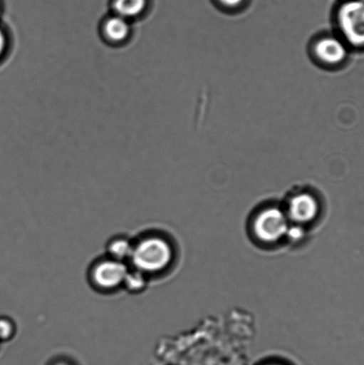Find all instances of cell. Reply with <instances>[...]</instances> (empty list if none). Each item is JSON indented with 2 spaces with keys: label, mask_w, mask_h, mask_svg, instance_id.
<instances>
[{
  "label": "cell",
  "mask_w": 364,
  "mask_h": 365,
  "mask_svg": "<svg viewBox=\"0 0 364 365\" xmlns=\"http://www.w3.org/2000/svg\"><path fill=\"white\" fill-rule=\"evenodd\" d=\"M286 217L276 209L264 211L259 215L255 223L256 234L265 242H276L287 234Z\"/></svg>",
  "instance_id": "obj_5"
},
{
  "label": "cell",
  "mask_w": 364,
  "mask_h": 365,
  "mask_svg": "<svg viewBox=\"0 0 364 365\" xmlns=\"http://www.w3.org/2000/svg\"><path fill=\"white\" fill-rule=\"evenodd\" d=\"M287 232H288V235L293 239L301 238V236L302 235V232L298 228H292L291 230H288V229Z\"/></svg>",
  "instance_id": "obj_14"
},
{
  "label": "cell",
  "mask_w": 364,
  "mask_h": 365,
  "mask_svg": "<svg viewBox=\"0 0 364 365\" xmlns=\"http://www.w3.org/2000/svg\"><path fill=\"white\" fill-rule=\"evenodd\" d=\"M145 6L146 0H115L113 7L118 16L127 19L139 16Z\"/></svg>",
  "instance_id": "obj_10"
},
{
  "label": "cell",
  "mask_w": 364,
  "mask_h": 365,
  "mask_svg": "<svg viewBox=\"0 0 364 365\" xmlns=\"http://www.w3.org/2000/svg\"><path fill=\"white\" fill-rule=\"evenodd\" d=\"M336 23L347 45L364 46V0H348L337 10Z\"/></svg>",
  "instance_id": "obj_2"
},
{
  "label": "cell",
  "mask_w": 364,
  "mask_h": 365,
  "mask_svg": "<svg viewBox=\"0 0 364 365\" xmlns=\"http://www.w3.org/2000/svg\"><path fill=\"white\" fill-rule=\"evenodd\" d=\"M128 271L126 263L107 257L93 264L90 280L95 287L103 291H112L123 286Z\"/></svg>",
  "instance_id": "obj_3"
},
{
  "label": "cell",
  "mask_w": 364,
  "mask_h": 365,
  "mask_svg": "<svg viewBox=\"0 0 364 365\" xmlns=\"http://www.w3.org/2000/svg\"><path fill=\"white\" fill-rule=\"evenodd\" d=\"M318 210L316 200L313 196L303 193L294 197L291 202L290 216L294 221L306 223L316 217Z\"/></svg>",
  "instance_id": "obj_6"
},
{
  "label": "cell",
  "mask_w": 364,
  "mask_h": 365,
  "mask_svg": "<svg viewBox=\"0 0 364 365\" xmlns=\"http://www.w3.org/2000/svg\"><path fill=\"white\" fill-rule=\"evenodd\" d=\"M57 365H68L66 364H57Z\"/></svg>",
  "instance_id": "obj_15"
},
{
  "label": "cell",
  "mask_w": 364,
  "mask_h": 365,
  "mask_svg": "<svg viewBox=\"0 0 364 365\" xmlns=\"http://www.w3.org/2000/svg\"><path fill=\"white\" fill-rule=\"evenodd\" d=\"M245 0H217L221 6L228 9H236L244 5Z\"/></svg>",
  "instance_id": "obj_12"
},
{
  "label": "cell",
  "mask_w": 364,
  "mask_h": 365,
  "mask_svg": "<svg viewBox=\"0 0 364 365\" xmlns=\"http://www.w3.org/2000/svg\"><path fill=\"white\" fill-rule=\"evenodd\" d=\"M16 324L9 317H0V341H7L16 334Z\"/></svg>",
  "instance_id": "obj_11"
},
{
  "label": "cell",
  "mask_w": 364,
  "mask_h": 365,
  "mask_svg": "<svg viewBox=\"0 0 364 365\" xmlns=\"http://www.w3.org/2000/svg\"><path fill=\"white\" fill-rule=\"evenodd\" d=\"M315 59L323 66L335 67L343 63L348 56V45L340 37L324 35L313 43Z\"/></svg>",
  "instance_id": "obj_4"
},
{
  "label": "cell",
  "mask_w": 364,
  "mask_h": 365,
  "mask_svg": "<svg viewBox=\"0 0 364 365\" xmlns=\"http://www.w3.org/2000/svg\"><path fill=\"white\" fill-rule=\"evenodd\" d=\"M6 37L5 34H4V32L0 30V56L2 55L4 50L6 48Z\"/></svg>",
  "instance_id": "obj_13"
},
{
  "label": "cell",
  "mask_w": 364,
  "mask_h": 365,
  "mask_svg": "<svg viewBox=\"0 0 364 365\" xmlns=\"http://www.w3.org/2000/svg\"><path fill=\"white\" fill-rule=\"evenodd\" d=\"M105 34L114 42L123 41L130 34V27L127 19L119 16L110 18L105 26Z\"/></svg>",
  "instance_id": "obj_8"
},
{
  "label": "cell",
  "mask_w": 364,
  "mask_h": 365,
  "mask_svg": "<svg viewBox=\"0 0 364 365\" xmlns=\"http://www.w3.org/2000/svg\"><path fill=\"white\" fill-rule=\"evenodd\" d=\"M133 248L134 245L130 239L124 236H115L106 245L107 257L126 263V261L131 259Z\"/></svg>",
  "instance_id": "obj_7"
},
{
  "label": "cell",
  "mask_w": 364,
  "mask_h": 365,
  "mask_svg": "<svg viewBox=\"0 0 364 365\" xmlns=\"http://www.w3.org/2000/svg\"><path fill=\"white\" fill-rule=\"evenodd\" d=\"M172 250L169 243L159 237H148L134 245L130 262L145 274L158 273L169 266Z\"/></svg>",
  "instance_id": "obj_1"
},
{
  "label": "cell",
  "mask_w": 364,
  "mask_h": 365,
  "mask_svg": "<svg viewBox=\"0 0 364 365\" xmlns=\"http://www.w3.org/2000/svg\"><path fill=\"white\" fill-rule=\"evenodd\" d=\"M149 284L147 274L132 268H128L126 277L124 279L123 287L132 294H140L147 289Z\"/></svg>",
  "instance_id": "obj_9"
}]
</instances>
